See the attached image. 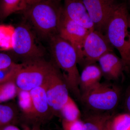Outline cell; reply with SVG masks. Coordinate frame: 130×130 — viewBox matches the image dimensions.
Returning <instances> with one entry per match:
<instances>
[{"label":"cell","instance_id":"7a4b0ae2","mask_svg":"<svg viewBox=\"0 0 130 130\" xmlns=\"http://www.w3.org/2000/svg\"><path fill=\"white\" fill-rule=\"evenodd\" d=\"M50 50L55 64L63 71V76L68 88L78 99H80L79 74L77 64L76 52L72 44L59 34L49 39Z\"/></svg>","mask_w":130,"mask_h":130},{"label":"cell","instance_id":"603a6c76","mask_svg":"<svg viewBox=\"0 0 130 130\" xmlns=\"http://www.w3.org/2000/svg\"><path fill=\"white\" fill-rule=\"evenodd\" d=\"M62 126L63 130H83L84 122L81 119L72 121L62 119Z\"/></svg>","mask_w":130,"mask_h":130},{"label":"cell","instance_id":"4fadbf2b","mask_svg":"<svg viewBox=\"0 0 130 130\" xmlns=\"http://www.w3.org/2000/svg\"><path fill=\"white\" fill-rule=\"evenodd\" d=\"M35 113L36 120H43L51 117L46 89L44 85L30 91Z\"/></svg>","mask_w":130,"mask_h":130},{"label":"cell","instance_id":"cb8c5ba5","mask_svg":"<svg viewBox=\"0 0 130 130\" xmlns=\"http://www.w3.org/2000/svg\"><path fill=\"white\" fill-rule=\"evenodd\" d=\"M14 63L9 55L0 53V70L11 67Z\"/></svg>","mask_w":130,"mask_h":130},{"label":"cell","instance_id":"30bf717a","mask_svg":"<svg viewBox=\"0 0 130 130\" xmlns=\"http://www.w3.org/2000/svg\"><path fill=\"white\" fill-rule=\"evenodd\" d=\"M94 25L95 30L105 33L109 19L116 6L115 0H83Z\"/></svg>","mask_w":130,"mask_h":130},{"label":"cell","instance_id":"7402d4cb","mask_svg":"<svg viewBox=\"0 0 130 130\" xmlns=\"http://www.w3.org/2000/svg\"><path fill=\"white\" fill-rule=\"evenodd\" d=\"M110 124L112 130H130V113L120 114L112 117Z\"/></svg>","mask_w":130,"mask_h":130},{"label":"cell","instance_id":"8992f818","mask_svg":"<svg viewBox=\"0 0 130 130\" xmlns=\"http://www.w3.org/2000/svg\"><path fill=\"white\" fill-rule=\"evenodd\" d=\"M43 85L52 115L59 114L70 95L69 88L63 73L55 64Z\"/></svg>","mask_w":130,"mask_h":130},{"label":"cell","instance_id":"ba28073f","mask_svg":"<svg viewBox=\"0 0 130 130\" xmlns=\"http://www.w3.org/2000/svg\"><path fill=\"white\" fill-rule=\"evenodd\" d=\"M113 48L105 34L96 30L91 31L84 43L83 63L85 66L94 64L105 54L113 51Z\"/></svg>","mask_w":130,"mask_h":130},{"label":"cell","instance_id":"ac0fdd59","mask_svg":"<svg viewBox=\"0 0 130 130\" xmlns=\"http://www.w3.org/2000/svg\"><path fill=\"white\" fill-rule=\"evenodd\" d=\"M59 114L63 117V119L68 121L81 119V113L79 108L70 96L61 109Z\"/></svg>","mask_w":130,"mask_h":130},{"label":"cell","instance_id":"3957f363","mask_svg":"<svg viewBox=\"0 0 130 130\" xmlns=\"http://www.w3.org/2000/svg\"><path fill=\"white\" fill-rule=\"evenodd\" d=\"M129 16L125 3H116L104 33L112 46L119 51L125 69L130 67Z\"/></svg>","mask_w":130,"mask_h":130},{"label":"cell","instance_id":"2e32d148","mask_svg":"<svg viewBox=\"0 0 130 130\" xmlns=\"http://www.w3.org/2000/svg\"><path fill=\"white\" fill-rule=\"evenodd\" d=\"M18 105L23 115L29 120H36L35 108L30 91L19 90Z\"/></svg>","mask_w":130,"mask_h":130},{"label":"cell","instance_id":"6da1fadb","mask_svg":"<svg viewBox=\"0 0 130 130\" xmlns=\"http://www.w3.org/2000/svg\"><path fill=\"white\" fill-rule=\"evenodd\" d=\"M25 18L40 36L49 39L58 34L63 6L58 0H45L28 5Z\"/></svg>","mask_w":130,"mask_h":130},{"label":"cell","instance_id":"8fae6325","mask_svg":"<svg viewBox=\"0 0 130 130\" xmlns=\"http://www.w3.org/2000/svg\"><path fill=\"white\" fill-rule=\"evenodd\" d=\"M63 13L65 16L90 31L95 30L83 0H64Z\"/></svg>","mask_w":130,"mask_h":130},{"label":"cell","instance_id":"4dcf8cb0","mask_svg":"<svg viewBox=\"0 0 130 130\" xmlns=\"http://www.w3.org/2000/svg\"><path fill=\"white\" fill-rule=\"evenodd\" d=\"M29 0H28V1H29Z\"/></svg>","mask_w":130,"mask_h":130},{"label":"cell","instance_id":"d6986e66","mask_svg":"<svg viewBox=\"0 0 130 130\" xmlns=\"http://www.w3.org/2000/svg\"><path fill=\"white\" fill-rule=\"evenodd\" d=\"M19 90L15 78L0 84V104L16 97Z\"/></svg>","mask_w":130,"mask_h":130},{"label":"cell","instance_id":"e0dca14e","mask_svg":"<svg viewBox=\"0 0 130 130\" xmlns=\"http://www.w3.org/2000/svg\"><path fill=\"white\" fill-rule=\"evenodd\" d=\"M28 0H0V18L5 19L14 13L23 11Z\"/></svg>","mask_w":130,"mask_h":130},{"label":"cell","instance_id":"f546056e","mask_svg":"<svg viewBox=\"0 0 130 130\" xmlns=\"http://www.w3.org/2000/svg\"><path fill=\"white\" fill-rule=\"evenodd\" d=\"M128 29H129V40L130 43V15L129 16L128 19Z\"/></svg>","mask_w":130,"mask_h":130},{"label":"cell","instance_id":"277c9868","mask_svg":"<svg viewBox=\"0 0 130 130\" xmlns=\"http://www.w3.org/2000/svg\"><path fill=\"white\" fill-rule=\"evenodd\" d=\"M54 66L41 58L28 60L20 64L15 78L19 89L30 91L43 85Z\"/></svg>","mask_w":130,"mask_h":130},{"label":"cell","instance_id":"5b68a950","mask_svg":"<svg viewBox=\"0 0 130 130\" xmlns=\"http://www.w3.org/2000/svg\"><path fill=\"white\" fill-rule=\"evenodd\" d=\"M120 96L118 88L100 83L81 94L80 100L93 111L106 112L116 108Z\"/></svg>","mask_w":130,"mask_h":130},{"label":"cell","instance_id":"7c38bea8","mask_svg":"<svg viewBox=\"0 0 130 130\" xmlns=\"http://www.w3.org/2000/svg\"><path fill=\"white\" fill-rule=\"evenodd\" d=\"M98 62H99L103 76L109 80L118 79L125 69L121 58L118 57L113 51L105 54L100 58Z\"/></svg>","mask_w":130,"mask_h":130},{"label":"cell","instance_id":"d4e9b609","mask_svg":"<svg viewBox=\"0 0 130 130\" xmlns=\"http://www.w3.org/2000/svg\"><path fill=\"white\" fill-rule=\"evenodd\" d=\"M125 105L126 109L129 113H130V88L128 90L126 96Z\"/></svg>","mask_w":130,"mask_h":130},{"label":"cell","instance_id":"9a60e30c","mask_svg":"<svg viewBox=\"0 0 130 130\" xmlns=\"http://www.w3.org/2000/svg\"><path fill=\"white\" fill-rule=\"evenodd\" d=\"M112 118L111 115L107 113H96L90 115L83 121V130H104Z\"/></svg>","mask_w":130,"mask_h":130},{"label":"cell","instance_id":"83f0119b","mask_svg":"<svg viewBox=\"0 0 130 130\" xmlns=\"http://www.w3.org/2000/svg\"><path fill=\"white\" fill-rule=\"evenodd\" d=\"M45 1V0H29L28 3V5L32 3H35L39 2L42 1Z\"/></svg>","mask_w":130,"mask_h":130},{"label":"cell","instance_id":"ffe728a7","mask_svg":"<svg viewBox=\"0 0 130 130\" xmlns=\"http://www.w3.org/2000/svg\"><path fill=\"white\" fill-rule=\"evenodd\" d=\"M17 115V110L13 105L0 104V128L14 124Z\"/></svg>","mask_w":130,"mask_h":130},{"label":"cell","instance_id":"44dd1931","mask_svg":"<svg viewBox=\"0 0 130 130\" xmlns=\"http://www.w3.org/2000/svg\"><path fill=\"white\" fill-rule=\"evenodd\" d=\"M14 31L11 26H0V48L2 50H12Z\"/></svg>","mask_w":130,"mask_h":130},{"label":"cell","instance_id":"4316f807","mask_svg":"<svg viewBox=\"0 0 130 130\" xmlns=\"http://www.w3.org/2000/svg\"><path fill=\"white\" fill-rule=\"evenodd\" d=\"M111 120L107 123L104 130H112L111 128V124H110Z\"/></svg>","mask_w":130,"mask_h":130},{"label":"cell","instance_id":"f1b7e54d","mask_svg":"<svg viewBox=\"0 0 130 130\" xmlns=\"http://www.w3.org/2000/svg\"><path fill=\"white\" fill-rule=\"evenodd\" d=\"M31 130H42L41 129L40 127L38 125H35L32 127V129Z\"/></svg>","mask_w":130,"mask_h":130},{"label":"cell","instance_id":"5bb4252c","mask_svg":"<svg viewBox=\"0 0 130 130\" xmlns=\"http://www.w3.org/2000/svg\"><path fill=\"white\" fill-rule=\"evenodd\" d=\"M102 76L100 66L95 63L85 66L80 74L79 88L81 95L101 83Z\"/></svg>","mask_w":130,"mask_h":130},{"label":"cell","instance_id":"9c48e42d","mask_svg":"<svg viewBox=\"0 0 130 130\" xmlns=\"http://www.w3.org/2000/svg\"><path fill=\"white\" fill-rule=\"evenodd\" d=\"M90 31L68 18L63 12L58 34L74 47L77 55L78 63H83L84 43Z\"/></svg>","mask_w":130,"mask_h":130},{"label":"cell","instance_id":"52a82bcc","mask_svg":"<svg viewBox=\"0 0 130 130\" xmlns=\"http://www.w3.org/2000/svg\"><path fill=\"white\" fill-rule=\"evenodd\" d=\"M12 50L26 60L41 58L44 54L31 29L24 24L14 28Z\"/></svg>","mask_w":130,"mask_h":130},{"label":"cell","instance_id":"484cf974","mask_svg":"<svg viewBox=\"0 0 130 130\" xmlns=\"http://www.w3.org/2000/svg\"><path fill=\"white\" fill-rule=\"evenodd\" d=\"M0 130H21L14 124H11L0 128Z\"/></svg>","mask_w":130,"mask_h":130}]
</instances>
